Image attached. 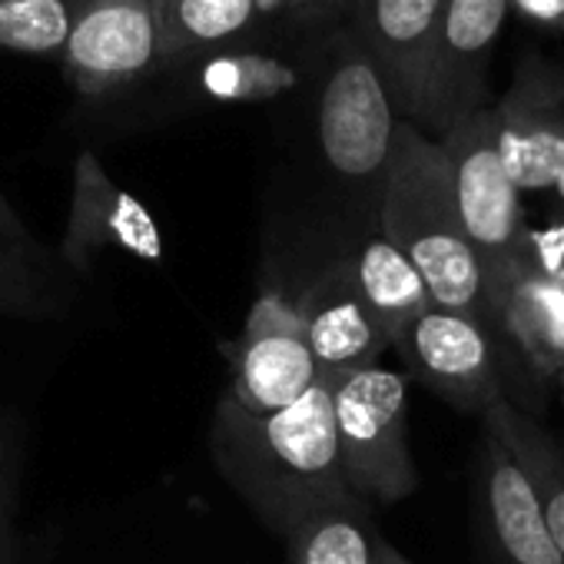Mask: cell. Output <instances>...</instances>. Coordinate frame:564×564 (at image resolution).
I'll return each mask as SVG.
<instances>
[{
    "instance_id": "6da1fadb",
    "label": "cell",
    "mask_w": 564,
    "mask_h": 564,
    "mask_svg": "<svg viewBox=\"0 0 564 564\" xmlns=\"http://www.w3.org/2000/svg\"><path fill=\"white\" fill-rule=\"evenodd\" d=\"M333 382H319L296 405L252 415L229 395L216 402L209 448L229 488L256 518L286 541L310 514L356 498L346 485Z\"/></svg>"
},
{
    "instance_id": "7a4b0ae2",
    "label": "cell",
    "mask_w": 564,
    "mask_h": 564,
    "mask_svg": "<svg viewBox=\"0 0 564 564\" xmlns=\"http://www.w3.org/2000/svg\"><path fill=\"white\" fill-rule=\"evenodd\" d=\"M379 229L415 262L438 310L481 319V262L465 236L438 140L402 123L379 199Z\"/></svg>"
},
{
    "instance_id": "3957f363",
    "label": "cell",
    "mask_w": 564,
    "mask_h": 564,
    "mask_svg": "<svg viewBox=\"0 0 564 564\" xmlns=\"http://www.w3.org/2000/svg\"><path fill=\"white\" fill-rule=\"evenodd\" d=\"M310 100L323 166L352 203L369 216H379V199L405 120L349 21L329 31Z\"/></svg>"
},
{
    "instance_id": "277c9868",
    "label": "cell",
    "mask_w": 564,
    "mask_h": 564,
    "mask_svg": "<svg viewBox=\"0 0 564 564\" xmlns=\"http://www.w3.org/2000/svg\"><path fill=\"white\" fill-rule=\"evenodd\" d=\"M481 323L498 352L505 399L538 419L564 372V279L544 272L524 246L485 275Z\"/></svg>"
},
{
    "instance_id": "5b68a950",
    "label": "cell",
    "mask_w": 564,
    "mask_h": 564,
    "mask_svg": "<svg viewBox=\"0 0 564 564\" xmlns=\"http://www.w3.org/2000/svg\"><path fill=\"white\" fill-rule=\"evenodd\" d=\"M339 24L290 14L275 28H256L249 37L219 51L166 67L183 97L213 107H265L313 97L323 44Z\"/></svg>"
},
{
    "instance_id": "8992f818",
    "label": "cell",
    "mask_w": 564,
    "mask_h": 564,
    "mask_svg": "<svg viewBox=\"0 0 564 564\" xmlns=\"http://www.w3.org/2000/svg\"><path fill=\"white\" fill-rule=\"evenodd\" d=\"M339 458L349 491L369 508H392L419 488L409 448V376L382 366L333 382Z\"/></svg>"
},
{
    "instance_id": "52a82bcc",
    "label": "cell",
    "mask_w": 564,
    "mask_h": 564,
    "mask_svg": "<svg viewBox=\"0 0 564 564\" xmlns=\"http://www.w3.org/2000/svg\"><path fill=\"white\" fill-rule=\"evenodd\" d=\"M438 147L448 160L465 236L481 262V275H491L524 252L531 232L521 209V189L508 176L498 153L491 107L455 123Z\"/></svg>"
},
{
    "instance_id": "ba28073f",
    "label": "cell",
    "mask_w": 564,
    "mask_h": 564,
    "mask_svg": "<svg viewBox=\"0 0 564 564\" xmlns=\"http://www.w3.org/2000/svg\"><path fill=\"white\" fill-rule=\"evenodd\" d=\"M61 67L84 100H107L163 70L153 4L150 0H80Z\"/></svg>"
},
{
    "instance_id": "9c48e42d",
    "label": "cell",
    "mask_w": 564,
    "mask_h": 564,
    "mask_svg": "<svg viewBox=\"0 0 564 564\" xmlns=\"http://www.w3.org/2000/svg\"><path fill=\"white\" fill-rule=\"evenodd\" d=\"M471 524L481 564H564L524 465L485 425L475 458Z\"/></svg>"
},
{
    "instance_id": "30bf717a",
    "label": "cell",
    "mask_w": 564,
    "mask_h": 564,
    "mask_svg": "<svg viewBox=\"0 0 564 564\" xmlns=\"http://www.w3.org/2000/svg\"><path fill=\"white\" fill-rule=\"evenodd\" d=\"M405 376L458 412L485 415L505 399L495 343L478 316L432 306L395 346Z\"/></svg>"
},
{
    "instance_id": "8fae6325",
    "label": "cell",
    "mask_w": 564,
    "mask_h": 564,
    "mask_svg": "<svg viewBox=\"0 0 564 564\" xmlns=\"http://www.w3.org/2000/svg\"><path fill=\"white\" fill-rule=\"evenodd\" d=\"M511 0H445V14L432 54L425 113L419 130L442 140L455 123L491 107L488 77L498 34Z\"/></svg>"
},
{
    "instance_id": "7c38bea8",
    "label": "cell",
    "mask_w": 564,
    "mask_h": 564,
    "mask_svg": "<svg viewBox=\"0 0 564 564\" xmlns=\"http://www.w3.org/2000/svg\"><path fill=\"white\" fill-rule=\"evenodd\" d=\"M495 140L501 163L521 193H551L564 166V67L541 54H521L514 80L498 104Z\"/></svg>"
},
{
    "instance_id": "4fadbf2b",
    "label": "cell",
    "mask_w": 564,
    "mask_h": 564,
    "mask_svg": "<svg viewBox=\"0 0 564 564\" xmlns=\"http://www.w3.org/2000/svg\"><path fill=\"white\" fill-rule=\"evenodd\" d=\"M296 290L303 300L306 339L326 382L372 369L392 349L356 286L349 249L323 259L296 282Z\"/></svg>"
},
{
    "instance_id": "5bb4252c",
    "label": "cell",
    "mask_w": 564,
    "mask_h": 564,
    "mask_svg": "<svg viewBox=\"0 0 564 564\" xmlns=\"http://www.w3.org/2000/svg\"><path fill=\"white\" fill-rule=\"evenodd\" d=\"M107 252L160 262L163 236L153 213L137 196L120 189L100 160L84 150L74 163V189L61 256L74 272H90V265Z\"/></svg>"
},
{
    "instance_id": "9a60e30c",
    "label": "cell",
    "mask_w": 564,
    "mask_h": 564,
    "mask_svg": "<svg viewBox=\"0 0 564 564\" xmlns=\"http://www.w3.org/2000/svg\"><path fill=\"white\" fill-rule=\"evenodd\" d=\"M445 0H356L349 24L376 61L395 110L419 127Z\"/></svg>"
},
{
    "instance_id": "2e32d148",
    "label": "cell",
    "mask_w": 564,
    "mask_h": 564,
    "mask_svg": "<svg viewBox=\"0 0 564 564\" xmlns=\"http://www.w3.org/2000/svg\"><path fill=\"white\" fill-rule=\"evenodd\" d=\"M229 389L226 395L252 415H272L310 395L323 376L306 336H262L236 339L229 346Z\"/></svg>"
},
{
    "instance_id": "e0dca14e",
    "label": "cell",
    "mask_w": 564,
    "mask_h": 564,
    "mask_svg": "<svg viewBox=\"0 0 564 564\" xmlns=\"http://www.w3.org/2000/svg\"><path fill=\"white\" fill-rule=\"evenodd\" d=\"M349 259L369 313L395 349L402 336L435 306L429 282L415 262L379 229V219L362 226V236L356 246H349Z\"/></svg>"
},
{
    "instance_id": "ac0fdd59",
    "label": "cell",
    "mask_w": 564,
    "mask_h": 564,
    "mask_svg": "<svg viewBox=\"0 0 564 564\" xmlns=\"http://www.w3.org/2000/svg\"><path fill=\"white\" fill-rule=\"evenodd\" d=\"M163 70L249 37L259 28L256 0H150Z\"/></svg>"
},
{
    "instance_id": "d6986e66",
    "label": "cell",
    "mask_w": 564,
    "mask_h": 564,
    "mask_svg": "<svg viewBox=\"0 0 564 564\" xmlns=\"http://www.w3.org/2000/svg\"><path fill=\"white\" fill-rule=\"evenodd\" d=\"M386 544L376 508L346 498L319 508L286 538V564H379Z\"/></svg>"
},
{
    "instance_id": "ffe728a7",
    "label": "cell",
    "mask_w": 564,
    "mask_h": 564,
    "mask_svg": "<svg viewBox=\"0 0 564 564\" xmlns=\"http://www.w3.org/2000/svg\"><path fill=\"white\" fill-rule=\"evenodd\" d=\"M481 425L491 429L524 465L547 514L551 534L564 554V442L538 419L518 412L511 402H498L491 412H485Z\"/></svg>"
},
{
    "instance_id": "44dd1931",
    "label": "cell",
    "mask_w": 564,
    "mask_h": 564,
    "mask_svg": "<svg viewBox=\"0 0 564 564\" xmlns=\"http://www.w3.org/2000/svg\"><path fill=\"white\" fill-rule=\"evenodd\" d=\"M74 293L44 249H24L0 236V316L51 319L67 313Z\"/></svg>"
},
{
    "instance_id": "7402d4cb",
    "label": "cell",
    "mask_w": 564,
    "mask_h": 564,
    "mask_svg": "<svg viewBox=\"0 0 564 564\" xmlns=\"http://www.w3.org/2000/svg\"><path fill=\"white\" fill-rule=\"evenodd\" d=\"M80 0H0V51L61 57Z\"/></svg>"
},
{
    "instance_id": "603a6c76",
    "label": "cell",
    "mask_w": 564,
    "mask_h": 564,
    "mask_svg": "<svg viewBox=\"0 0 564 564\" xmlns=\"http://www.w3.org/2000/svg\"><path fill=\"white\" fill-rule=\"evenodd\" d=\"M18 481H21V475L0 485V564H14V557H18V528H14Z\"/></svg>"
},
{
    "instance_id": "cb8c5ba5",
    "label": "cell",
    "mask_w": 564,
    "mask_h": 564,
    "mask_svg": "<svg viewBox=\"0 0 564 564\" xmlns=\"http://www.w3.org/2000/svg\"><path fill=\"white\" fill-rule=\"evenodd\" d=\"M511 11L534 28L564 34V0H511Z\"/></svg>"
},
{
    "instance_id": "d4e9b609",
    "label": "cell",
    "mask_w": 564,
    "mask_h": 564,
    "mask_svg": "<svg viewBox=\"0 0 564 564\" xmlns=\"http://www.w3.org/2000/svg\"><path fill=\"white\" fill-rule=\"evenodd\" d=\"M21 475V422L0 415V485Z\"/></svg>"
},
{
    "instance_id": "484cf974",
    "label": "cell",
    "mask_w": 564,
    "mask_h": 564,
    "mask_svg": "<svg viewBox=\"0 0 564 564\" xmlns=\"http://www.w3.org/2000/svg\"><path fill=\"white\" fill-rule=\"evenodd\" d=\"M356 0H293V14H306V18H319L329 24H343L349 21Z\"/></svg>"
},
{
    "instance_id": "4316f807",
    "label": "cell",
    "mask_w": 564,
    "mask_h": 564,
    "mask_svg": "<svg viewBox=\"0 0 564 564\" xmlns=\"http://www.w3.org/2000/svg\"><path fill=\"white\" fill-rule=\"evenodd\" d=\"M0 236L18 242V246H24V249H44V246H37V239L24 226V219L18 216V209L4 199V193H0Z\"/></svg>"
},
{
    "instance_id": "83f0119b",
    "label": "cell",
    "mask_w": 564,
    "mask_h": 564,
    "mask_svg": "<svg viewBox=\"0 0 564 564\" xmlns=\"http://www.w3.org/2000/svg\"><path fill=\"white\" fill-rule=\"evenodd\" d=\"M256 11H259V28H275L282 21H290L293 0H256Z\"/></svg>"
},
{
    "instance_id": "f1b7e54d",
    "label": "cell",
    "mask_w": 564,
    "mask_h": 564,
    "mask_svg": "<svg viewBox=\"0 0 564 564\" xmlns=\"http://www.w3.org/2000/svg\"><path fill=\"white\" fill-rule=\"evenodd\" d=\"M379 564H415V561H409L399 547L386 544V551H382V561H379Z\"/></svg>"
},
{
    "instance_id": "f546056e",
    "label": "cell",
    "mask_w": 564,
    "mask_h": 564,
    "mask_svg": "<svg viewBox=\"0 0 564 564\" xmlns=\"http://www.w3.org/2000/svg\"><path fill=\"white\" fill-rule=\"evenodd\" d=\"M551 193H554V203H557V213H561V219H564V166H561V173H557V180H554V186H551Z\"/></svg>"
},
{
    "instance_id": "4dcf8cb0",
    "label": "cell",
    "mask_w": 564,
    "mask_h": 564,
    "mask_svg": "<svg viewBox=\"0 0 564 564\" xmlns=\"http://www.w3.org/2000/svg\"><path fill=\"white\" fill-rule=\"evenodd\" d=\"M557 395H561V402H564V372H561V379H557Z\"/></svg>"
}]
</instances>
